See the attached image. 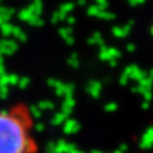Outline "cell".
Instances as JSON below:
<instances>
[{
    "mask_svg": "<svg viewBox=\"0 0 153 153\" xmlns=\"http://www.w3.org/2000/svg\"><path fill=\"white\" fill-rule=\"evenodd\" d=\"M36 122L29 104L16 101L0 108V153H39Z\"/></svg>",
    "mask_w": 153,
    "mask_h": 153,
    "instance_id": "1",
    "label": "cell"
}]
</instances>
